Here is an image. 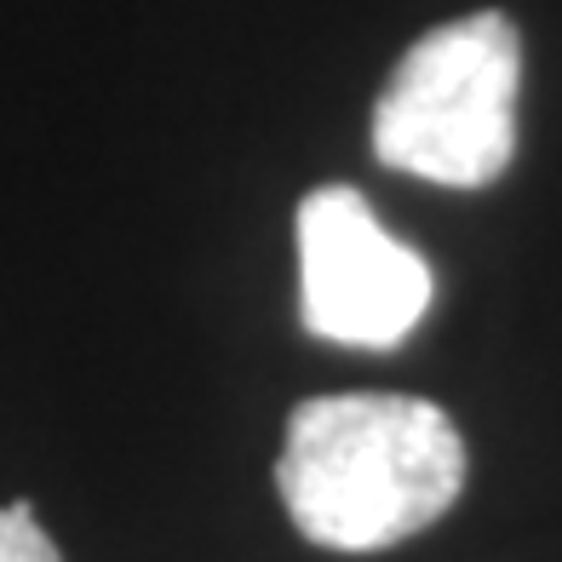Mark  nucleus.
Wrapping results in <instances>:
<instances>
[{"instance_id": "f03ea898", "label": "nucleus", "mask_w": 562, "mask_h": 562, "mask_svg": "<svg viewBox=\"0 0 562 562\" xmlns=\"http://www.w3.org/2000/svg\"><path fill=\"white\" fill-rule=\"evenodd\" d=\"M522 30L471 12L419 35L373 104V156L448 190H482L517 156Z\"/></svg>"}, {"instance_id": "7ed1b4c3", "label": "nucleus", "mask_w": 562, "mask_h": 562, "mask_svg": "<svg viewBox=\"0 0 562 562\" xmlns=\"http://www.w3.org/2000/svg\"><path fill=\"white\" fill-rule=\"evenodd\" d=\"M430 293V265L373 218L356 184H322L299 201V299L316 339L391 350L419 327Z\"/></svg>"}, {"instance_id": "20e7f679", "label": "nucleus", "mask_w": 562, "mask_h": 562, "mask_svg": "<svg viewBox=\"0 0 562 562\" xmlns=\"http://www.w3.org/2000/svg\"><path fill=\"white\" fill-rule=\"evenodd\" d=\"M0 562H64L30 505H0Z\"/></svg>"}, {"instance_id": "f257e3e1", "label": "nucleus", "mask_w": 562, "mask_h": 562, "mask_svg": "<svg viewBox=\"0 0 562 562\" xmlns=\"http://www.w3.org/2000/svg\"><path fill=\"white\" fill-rule=\"evenodd\" d=\"M276 488L304 540L327 551H385L448 517L465 488V442L425 396H311L288 419Z\"/></svg>"}]
</instances>
